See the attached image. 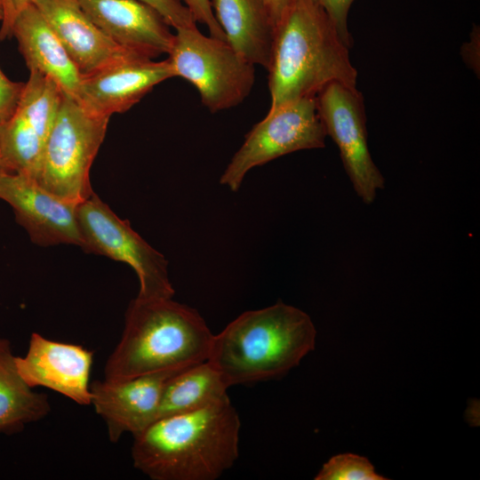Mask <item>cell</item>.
<instances>
[{
    "label": "cell",
    "mask_w": 480,
    "mask_h": 480,
    "mask_svg": "<svg viewBox=\"0 0 480 480\" xmlns=\"http://www.w3.org/2000/svg\"><path fill=\"white\" fill-rule=\"evenodd\" d=\"M189 10L196 22L206 26L210 36L219 39H225L224 33L217 22L211 5V0H180Z\"/></svg>",
    "instance_id": "484cf974"
},
{
    "label": "cell",
    "mask_w": 480,
    "mask_h": 480,
    "mask_svg": "<svg viewBox=\"0 0 480 480\" xmlns=\"http://www.w3.org/2000/svg\"><path fill=\"white\" fill-rule=\"evenodd\" d=\"M83 249L128 264L136 273L141 299L172 298L168 261L95 193L77 208Z\"/></svg>",
    "instance_id": "52a82bcc"
},
{
    "label": "cell",
    "mask_w": 480,
    "mask_h": 480,
    "mask_svg": "<svg viewBox=\"0 0 480 480\" xmlns=\"http://www.w3.org/2000/svg\"><path fill=\"white\" fill-rule=\"evenodd\" d=\"M24 84L10 80L0 69V124L15 112Z\"/></svg>",
    "instance_id": "d4e9b609"
},
{
    "label": "cell",
    "mask_w": 480,
    "mask_h": 480,
    "mask_svg": "<svg viewBox=\"0 0 480 480\" xmlns=\"http://www.w3.org/2000/svg\"><path fill=\"white\" fill-rule=\"evenodd\" d=\"M479 28L478 27H474L470 36V41L461 46L460 52L468 67L473 69L477 75L479 74Z\"/></svg>",
    "instance_id": "83f0119b"
},
{
    "label": "cell",
    "mask_w": 480,
    "mask_h": 480,
    "mask_svg": "<svg viewBox=\"0 0 480 480\" xmlns=\"http://www.w3.org/2000/svg\"><path fill=\"white\" fill-rule=\"evenodd\" d=\"M45 140L19 111L0 124V169L35 178Z\"/></svg>",
    "instance_id": "ffe728a7"
},
{
    "label": "cell",
    "mask_w": 480,
    "mask_h": 480,
    "mask_svg": "<svg viewBox=\"0 0 480 480\" xmlns=\"http://www.w3.org/2000/svg\"><path fill=\"white\" fill-rule=\"evenodd\" d=\"M179 371L158 372L119 381L94 380L90 384L91 405L104 420L111 442H118L127 432L136 435L156 420L164 385Z\"/></svg>",
    "instance_id": "4fadbf2b"
},
{
    "label": "cell",
    "mask_w": 480,
    "mask_h": 480,
    "mask_svg": "<svg viewBox=\"0 0 480 480\" xmlns=\"http://www.w3.org/2000/svg\"><path fill=\"white\" fill-rule=\"evenodd\" d=\"M293 0H265L273 25L276 28Z\"/></svg>",
    "instance_id": "f1b7e54d"
},
{
    "label": "cell",
    "mask_w": 480,
    "mask_h": 480,
    "mask_svg": "<svg viewBox=\"0 0 480 480\" xmlns=\"http://www.w3.org/2000/svg\"><path fill=\"white\" fill-rule=\"evenodd\" d=\"M109 117L95 114L63 92L34 178L56 196L81 204L94 192L90 170L104 140Z\"/></svg>",
    "instance_id": "5b68a950"
},
{
    "label": "cell",
    "mask_w": 480,
    "mask_h": 480,
    "mask_svg": "<svg viewBox=\"0 0 480 480\" xmlns=\"http://www.w3.org/2000/svg\"><path fill=\"white\" fill-rule=\"evenodd\" d=\"M326 136L317 114L316 97L300 99L268 112L245 135L220 183L237 191L252 168L295 151L322 148Z\"/></svg>",
    "instance_id": "ba28073f"
},
{
    "label": "cell",
    "mask_w": 480,
    "mask_h": 480,
    "mask_svg": "<svg viewBox=\"0 0 480 480\" xmlns=\"http://www.w3.org/2000/svg\"><path fill=\"white\" fill-rule=\"evenodd\" d=\"M241 422L229 397L162 417L133 435V466L152 480H214L238 458Z\"/></svg>",
    "instance_id": "6da1fadb"
},
{
    "label": "cell",
    "mask_w": 480,
    "mask_h": 480,
    "mask_svg": "<svg viewBox=\"0 0 480 480\" xmlns=\"http://www.w3.org/2000/svg\"><path fill=\"white\" fill-rule=\"evenodd\" d=\"M63 92L52 78L38 71H29L16 110L45 140L58 115Z\"/></svg>",
    "instance_id": "44dd1931"
},
{
    "label": "cell",
    "mask_w": 480,
    "mask_h": 480,
    "mask_svg": "<svg viewBox=\"0 0 480 480\" xmlns=\"http://www.w3.org/2000/svg\"><path fill=\"white\" fill-rule=\"evenodd\" d=\"M226 41L245 60L268 69L275 27L265 0H211Z\"/></svg>",
    "instance_id": "e0dca14e"
},
{
    "label": "cell",
    "mask_w": 480,
    "mask_h": 480,
    "mask_svg": "<svg viewBox=\"0 0 480 480\" xmlns=\"http://www.w3.org/2000/svg\"><path fill=\"white\" fill-rule=\"evenodd\" d=\"M0 200L12 207L16 221L36 244L83 247L77 218L80 204L56 196L29 176L1 169Z\"/></svg>",
    "instance_id": "30bf717a"
},
{
    "label": "cell",
    "mask_w": 480,
    "mask_h": 480,
    "mask_svg": "<svg viewBox=\"0 0 480 480\" xmlns=\"http://www.w3.org/2000/svg\"><path fill=\"white\" fill-rule=\"evenodd\" d=\"M12 37L29 71L52 78L77 100L82 74L38 9L31 3L17 17Z\"/></svg>",
    "instance_id": "2e32d148"
},
{
    "label": "cell",
    "mask_w": 480,
    "mask_h": 480,
    "mask_svg": "<svg viewBox=\"0 0 480 480\" xmlns=\"http://www.w3.org/2000/svg\"><path fill=\"white\" fill-rule=\"evenodd\" d=\"M213 334L198 311L172 298L132 300L104 380L119 381L206 361Z\"/></svg>",
    "instance_id": "277c9868"
},
{
    "label": "cell",
    "mask_w": 480,
    "mask_h": 480,
    "mask_svg": "<svg viewBox=\"0 0 480 480\" xmlns=\"http://www.w3.org/2000/svg\"><path fill=\"white\" fill-rule=\"evenodd\" d=\"M316 336L306 312L278 301L244 312L213 334L207 361L228 387L277 379L314 350Z\"/></svg>",
    "instance_id": "3957f363"
},
{
    "label": "cell",
    "mask_w": 480,
    "mask_h": 480,
    "mask_svg": "<svg viewBox=\"0 0 480 480\" xmlns=\"http://www.w3.org/2000/svg\"><path fill=\"white\" fill-rule=\"evenodd\" d=\"M154 8L175 30L196 26V22L180 0H140Z\"/></svg>",
    "instance_id": "cb8c5ba5"
},
{
    "label": "cell",
    "mask_w": 480,
    "mask_h": 480,
    "mask_svg": "<svg viewBox=\"0 0 480 480\" xmlns=\"http://www.w3.org/2000/svg\"><path fill=\"white\" fill-rule=\"evenodd\" d=\"M92 351L59 342L39 333L30 335L25 356H16L19 374L32 388L44 387L80 405H91L90 373Z\"/></svg>",
    "instance_id": "7c38bea8"
},
{
    "label": "cell",
    "mask_w": 480,
    "mask_h": 480,
    "mask_svg": "<svg viewBox=\"0 0 480 480\" xmlns=\"http://www.w3.org/2000/svg\"><path fill=\"white\" fill-rule=\"evenodd\" d=\"M327 14L342 43L349 49L353 37L348 29V13L355 0H310Z\"/></svg>",
    "instance_id": "603a6c76"
},
{
    "label": "cell",
    "mask_w": 480,
    "mask_h": 480,
    "mask_svg": "<svg viewBox=\"0 0 480 480\" xmlns=\"http://www.w3.org/2000/svg\"><path fill=\"white\" fill-rule=\"evenodd\" d=\"M316 480H385L375 472L373 465L363 456L342 453L332 457L325 462Z\"/></svg>",
    "instance_id": "7402d4cb"
},
{
    "label": "cell",
    "mask_w": 480,
    "mask_h": 480,
    "mask_svg": "<svg viewBox=\"0 0 480 480\" xmlns=\"http://www.w3.org/2000/svg\"><path fill=\"white\" fill-rule=\"evenodd\" d=\"M91 20L123 47L148 59L168 54L174 38L170 26L140 0H76Z\"/></svg>",
    "instance_id": "5bb4252c"
},
{
    "label": "cell",
    "mask_w": 480,
    "mask_h": 480,
    "mask_svg": "<svg viewBox=\"0 0 480 480\" xmlns=\"http://www.w3.org/2000/svg\"><path fill=\"white\" fill-rule=\"evenodd\" d=\"M167 60L173 76L192 84L211 112L237 106L254 84L255 65L226 40L204 35L196 26L176 29Z\"/></svg>",
    "instance_id": "8992f818"
},
{
    "label": "cell",
    "mask_w": 480,
    "mask_h": 480,
    "mask_svg": "<svg viewBox=\"0 0 480 480\" xmlns=\"http://www.w3.org/2000/svg\"><path fill=\"white\" fill-rule=\"evenodd\" d=\"M173 77L166 60L129 56L83 74L77 100L90 111L109 117L138 103L156 85Z\"/></svg>",
    "instance_id": "8fae6325"
},
{
    "label": "cell",
    "mask_w": 480,
    "mask_h": 480,
    "mask_svg": "<svg viewBox=\"0 0 480 480\" xmlns=\"http://www.w3.org/2000/svg\"><path fill=\"white\" fill-rule=\"evenodd\" d=\"M316 103L326 135L337 145L355 192L365 204H372L378 191L385 188V178L369 150L362 92L356 86L334 82L317 93Z\"/></svg>",
    "instance_id": "9c48e42d"
},
{
    "label": "cell",
    "mask_w": 480,
    "mask_h": 480,
    "mask_svg": "<svg viewBox=\"0 0 480 480\" xmlns=\"http://www.w3.org/2000/svg\"><path fill=\"white\" fill-rule=\"evenodd\" d=\"M0 3L3 12L0 41H4L12 38V28L17 17L32 0H0Z\"/></svg>",
    "instance_id": "4316f807"
},
{
    "label": "cell",
    "mask_w": 480,
    "mask_h": 480,
    "mask_svg": "<svg viewBox=\"0 0 480 480\" xmlns=\"http://www.w3.org/2000/svg\"><path fill=\"white\" fill-rule=\"evenodd\" d=\"M32 4L82 75L125 57H144L112 40L91 20L76 0H32Z\"/></svg>",
    "instance_id": "9a60e30c"
},
{
    "label": "cell",
    "mask_w": 480,
    "mask_h": 480,
    "mask_svg": "<svg viewBox=\"0 0 480 480\" xmlns=\"http://www.w3.org/2000/svg\"><path fill=\"white\" fill-rule=\"evenodd\" d=\"M268 112L314 98L339 82L356 86L357 71L327 14L310 0H293L275 28L268 68Z\"/></svg>",
    "instance_id": "7a4b0ae2"
},
{
    "label": "cell",
    "mask_w": 480,
    "mask_h": 480,
    "mask_svg": "<svg viewBox=\"0 0 480 480\" xmlns=\"http://www.w3.org/2000/svg\"><path fill=\"white\" fill-rule=\"evenodd\" d=\"M9 340L0 339V433L12 435L47 416V395L33 390L17 371Z\"/></svg>",
    "instance_id": "ac0fdd59"
},
{
    "label": "cell",
    "mask_w": 480,
    "mask_h": 480,
    "mask_svg": "<svg viewBox=\"0 0 480 480\" xmlns=\"http://www.w3.org/2000/svg\"><path fill=\"white\" fill-rule=\"evenodd\" d=\"M229 387L207 360L186 367L166 381L157 418L198 410L225 398Z\"/></svg>",
    "instance_id": "d6986e66"
},
{
    "label": "cell",
    "mask_w": 480,
    "mask_h": 480,
    "mask_svg": "<svg viewBox=\"0 0 480 480\" xmlns=\"http://www.w3.org/2000/svg\"><path fill=\"white\" fill-rule=\"evenodd\" d=\"M2 16H3V12H2V6H1V3H0V21L2 20Z\"/></svg>",
    "instance_id": "f546056e"
}]
</instances>
